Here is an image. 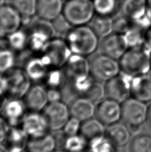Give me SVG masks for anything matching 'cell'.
<instances>
[{
  "label": "cell",
  "instance_id": "38",
  "mask_svg": "<svg viewBox=\"0 0 151 152\" xmlns=\"http://www.w3.org/2000/svg\"><path fill=\"white\" fill-rule=\"evenodd\" d=\"M113 18V32L124 34L133 25V21L125 16L120 14Z\"/></svg>",
  "mask_w": 151,
  "mask_h": 152
},
{
  "label": "cell",
  "instance_id": "20",
  "mask_svg": "<svg viewBox=\"0 0 151 152\" xmlns=\"http://www.w3.org/2000/svg\"><path fill=\"white\" fill-rule=\"evenodd\" d=\"M63 69L67 80L79 75L90 74L89 61L87 57L72 53Z\"/></svg>",
  "mask_w": 151,
  "mask_h": 152
},
{
  "label": "cell",
  "instance_id": "6",
  "mask_svg": "<svg viewBox=\"0 0 151 152\" xmlns=\"http://www.w3.org/2000/svg\"><path fill=\"white\" fill-rule=\"evenodd\" d=\"M41 54L51 68H63L72 53L63 38L55 37L49 41Z\"/></svg>",
  "mask_w": 151,
  "mask_h": 152
},
{
  "label": "cell",
  "instance_id": "10",
  "mask_svg": "<svg viewBox=\"0 0 151 152\" xmlns=\"http://www.w3.org/2000/svg\"><path fill=\"white\" fill-rule=\"evenodd\" d=\"M42 112L46 117L51 132L60 131L71 117L69 107L63 101L49 103Z\"/></svg>",
  "mask_w": 151,
  "mask_h": 152
},
{
  "label": "cell",
  "instance_id": "26",
  "mask_svg": "<svg viewBox=\"0 0 151 152\" xmlns=\"http://www.w3.org/2000/svg\"><path fill=\"white\" fill-rule=\"evenodd\" d=\"M7 4L14 8L23 18V21H31L36 17L37 0H7Z\"/></svg>",
  "mask_w": 151,
  "mask_h": 152
},
{
  "label": "cell",
  "instance_id": "34",
  "mask_svg": "<svg viewBox=\"0 0 151 152\" xmlns=\"http://www.w3.org/2000/svg\"><path fill=\"white\" fill-rule=\"evenodd\" d=\"M117 146L104 135L89 142L88 152H117Z\"/></svg>",
  "mask_w": 151,
  "mask_h": 152
},
{
  "label": "cell",
  "instance_id": "2",
  "mask_svg": "<svg viewBox=\"0 0 151 152\" xmlns=\"http://www.w3.org/2000/svg\"><path fill=\"white\" fill-rule=\"evenodd\" d=\"M121 72L131 76L149 74L151 70V49L146 43L128 48L118 59Z\"/></svg>",
  "mask_w": 151,
  "mask_h": 152
},
{
  "label": "cell",
  "instance_id": "18",
  "mask_svg": "<svg viewBox=\"0 0 151 152\" xmlns=\"http://www.w3.org/2000/svg\"><path fill=\"white\" fill-rule=\"evenodd\" d=\"M64 0H37L36 17L52 21L62 14Z\"/></svg>",
  "mask_w": 151,
  "mask_h": 152
},
{
  "label": "cell",
  "instance_id": "5",
  "mask_svg": "<svg viewBox=\"0 0 151 152\" xmlns=\"http://www.w3.org/2000/svg\"><path fill=\"white\" fill-rule=\"evenodd\" d=\"M121 72L118 60L102 53L96 55L89 61V74L94 80L106 82Z\"/></svg>",
  "mask_w": 151,
  "mask_h": 152
},
{
  "label": "cell",
  "instance_id": "15",
  "mask_svg": "<svg viewBox=\"0 0 151 152\" xmlns=\"http://www.w3.org/2000/svg\"><path fill=\"white\" fill-rule=\"evenodd\" d=\"M33 83H43L49 70V64L41 54H33L22 67Z\"/></svg>",
  "mask_w": 151,
  "mask_h": 152
},
{
  "label": "cell",
  "instance_id": "47",
  "mask_svg": "<svg viewBox=\"0 0 151 152\" xmlns=\"http://www.w3.org/2000/svg\"><path fill=\"white\" fill-rule=\"evenodd\" d=\"M0 152H7V148L4 143H0Z\"/></svg>",
  "mask_w": 151,
  "mask_h": 152
},
{
  "label": "cell",
  "instance_id": "35",
  "mask_svg": "<svg viewBox=\"0 0 151 152\" xmlns=\"http://www.w3.org/2000/svg\"><path fill=\"white\" fill-rule=\"evenodd\" d=\"M129 152H151V136L147 134L136 135L129 142Z\"/></svg>",
  "mask_w": 151,
  "mask_h": 152
},
{
  "label": "cell",
  "instance_id": "22",
  "mask_svg": "<svg viewBox=\"0 0 151 152\" xmlns=\"http://www.w3.org/2000/svg\"><path fill=\"white\" fill-rule=\"evenodd\" d=\"M105 135L117 148L124 147L131 140L130 129L125 124L120 121L107 126Z\"/></svg>",
  "mask_w": 151,
  "mask_h": 152
},
{
  "label": "cell",
  "instance_id": "13",
  "mask_svg": "<svg viewBox=\"0 0 151 152\" xmlns=\"http://www.w3.org/2000/svg\"><path fill=\"white\" fill-rule=\"evenodd\" d=\"M101 53L118 60L128 49L123 34L113 32L102 38L99 46Z\"/></svg>",
  "mask_w": 151,
  "mask_h": 152
},
{
  "label": "cell",
  "instance_id": "4",
  "mask_svg": "<svg viewBox=\"0 0 151 152\" xmlns=\"http://www.w3.org/2000/svg\"><path fill=\"white\" fill-rule=\"evenodd\" d=\"M121 121L129 129L136 131L147 121L149 106L133 97L121 104Z\"/></svg>",
  "mask_w": 151,
  "mask_h": 152
},
{
  "label": "cell",
  "instance_id": "21",
  "mask_svg": "<svg viewBox=\"0 0 151 152\" xmlns=\"http://www.w3.org/2000/svg\"><path fill=\"white\" fill-rule=\"evenodd\" d=\"M147 0H121L120 14L133 21L139 20L147 14Z\"/></svg>",
  "mask_w": 151,
  "mask_h": 152
},
{
  "label": "cell",
  "instance_id": "40",
  "mask_svg": "<svg viewBox=\"0 0 151 152\" xmlns=\"http://www.w3.org/2000/svg\"><path fill=\"white\" fill-rule=\"evenodd\" d=\"M47 96L49 103L63 101V93L61 89L55 88H46Z\"/></svg>",
  "mask_w": 151,
  "mask_h": 152
},
{
  "label": "cell",
  "instance_id": "43",
  "mask_svg": "<svg viewBox=\"0 0 151 152\" xmlns=\"http://www.w3.org/2000/svg\"><path fill=\"white\" fill-rule=\"evenodd\" d=\"M145 43L151 49V26L145 31Z\"/></svg>",
  "mask_w": 151,
  "mask_h": 152
},
{
  "label": "cell",
  "instance_id": "16",
  "mask_svg": "<svg viewBox=\"0 0 151 152\" xmlns=\"http://www.w3.org/2000/svg\"><path fill=\"white\" fill-rule=\"evenodd\" d=\"M28 112H41L49 104L47 89L42 83H33L22 98Z\"/></svg>",
  "mask_w": 151,
  "mask_h": 152
},
{
  "label": "cell",
  "instance_id": "14",
  "mask_svg": "<svg viewBox=\"0 0 151 152\" xmlns=\"http://www.w3.org/2000/svg\"><path fill=\"white\" fill-rule=\"evenodd\" d=\"M23 18L9 4L0 6V37H6L21 28Z\"/></svg>",
  "mask_w": 151,
  "mask_h": 152
},
{
  "label": "cell",
  "instance_id": "51",
  "mask_svg": "<svg viewBox=\"0 0 151 152\" xmlns=\"http://www.w3.org/2000/svg\"><path fill=\"white\" fill-rule=\"evenodd\" d=\"M64 1H65V0H64Z\"/></svg>",
  "mask_w": 151,
  "mask_h": 152
},
{
  "label": "cell",
  "instance_id": "39",
  "mask_svg": "<svg viewBox=\"0 0 151 152\" xmlns=\"http://www.w3.org/2000/svg\"><path fill=\"white\" fill-rule=\"evenodd\" d=\"M81 123L82 121L79 119L71 116L61 131L66 136H72L79 134Z\"/></svg>",
  "mask_w": 151,
  "mask_h": 152
},
{
  "label": "cell",
  "instance_id": "17",
  "mask_svg": "<svg viewBox=\"0 0 151 152\" xmlns=\"http://www.w3.org/2000/svg\"><path fill=\"white\" fill-rule=\"evenodd\" d=\"M131 95L140 101L151 102V74L149 73L132 77Z\"/></svg>",
  "mask_w": 151,
  "mask_h": 152
},
{
  "label": "cell",
  "instance_id": "1",
  "mask_svg": "<svg viewBox=\"0 0 151 152\" xmlns=\"http://www.w3.org/2000/svg\"><path fill=\"white\" fill-rule=\"evenodd\" d=\"M64 39L73 54L87 57L99 46V38L88 25L72 27Z\"/></svg>",
  "mask_w": 151,
  "mask_h": 152
},
{
  "label": "cell",
  "instance_id": "29",
  "mask_svg": "<svg viewBox=\"0 0 151 152\" xmlns=\"http://www.w3.org/2000/svg\"><path fill=\"white\" fill-rule=\"evenodd\" d=\"M29 140L28 135L21 126L10 127L7 138L4 143L7 148L14 146L26 148Z\"/></svg>",
  "mask_w": 151,
  "mask_h": 152
},
{
  "label": "cell",
  "instance_id": "32",
  "mask_svg": "<svg viewBox=\"0 0 151 152\" xmlns=\"http://www.w3.org/2000/svg\"><path fill=\"white\" fill-rule=\"evenodd\" d=\"M17 65V53L9 48H0V74H6Z\"/></svg>",
  "mask_w": 151,
  "mask_h": 152
},
{
  "label": "cell",
  "instance_id": "36",
  "mask_svg": "<svg viewBox=\"0 0 151 152\" xmlns=\"http://www.w3.org/2000/svg\"><path fill=\"white\" fill-rule=\"evenodd\" d=\"M83 97L91 100L94 104H97L105 98L104 85L101 82L95 80L89 90Z\"/></svg>",
  "mask_w": 151,
  "mask_h": 152
},
{
  "label": "cell",
  "instance_id": "31",
  "mask_svg": "<svg viewBox=\"0 0 151 152\" xmlns=\"http://www.w3.org/2000/svg\"><path fill=\"white\" fill-rule=\"evenodd\" d=\"M62 149L67 152H88L89 142L80 134L66 136Z\"/></svg>",
  "mask_w": 151,
  "mask_h": 152
},
{
  "label": "cell",
  "instance_id": "3",
  "mask_svg": "<svg viewBox=\"0 0 151 152\" xmlns=\"http://www.w3.org/2000/svg\"><path fill=\"white\" fill-rule=\"evenodd\" d=\"M62 14L73 27L88 25L95 15L92 0H65Z\"/></svg>",
  "mask_w": 151,
  "mask_h": 152
},
{
  "label": "cell",
  "instance_id": "37",
  "mask_svg": "<svg viewBox=\"0 0 151 152\" xmlns=\"http://www.w3.org/2000/svg\"><path fill=\"white\" fill-rule=\"evenodd\" d=\"M54 30L55 32L56 37L63 38L71 28L72 26L66 20L63 14L58 16L55 20L51 21Z\"/></svg>",
  "mask_w": 151,
  "mask_h": 152
},
{
  "label": "cell",
  "instance_id": "12",
  "mask_svg": "<svg viewBox=\"0 0 151 152\" xmlns=\"http://www.w3.org/2000/svg\"><path fill=\"white\" fill-rule=\"evenodd\" d=\"M121 104L105 97L95 106V118L108 126L121 120Z\"/></svg>",
  "mask_w": 151,
  "mask_h": 152
},
{
  "label": "cell",
  "instance_id": "49",
  "mask_svg": "<svg viewBox=\"0 0 151 152\" xmlns=\"http://www.w3.org/2000/svg\"><path fill=\"white\" fill-rule=\"evenodd\" d=\"M52 152H67V151L63 150V149H56V150H55Z\"/></svg>",
  "mask_w": 151,
  "mask_h": 152
},
{
  "label": "cell",
  "instance_id": "23",
  "mask_svg": "<svg viewBox=\"0 0 151 152\" xmlns=\"http://www.w3.org/2000/svg\"><path fill=\"white\" fill-rule=\"evenodd\" d=\"M28 152H52L57 149L54 135L51 134L38 138H30L26 145Z\"/></svg>",
  "mask_w": 151,
  "mask_h": 152
},
{
  "label": "cell",
  "instance_id": "25",
  "mask_svg": "<svg viewBox=\"0 0 151 152\" xmlns=\"http://www.w3.org/2000/svg\"><path fill=\"white\" fill-rule=\"evenodd\" d=\"M105 126L96 118H91L81 123L79 134L89 142L97 137L102 136L105 133Z\"/></svg>",
  "mask_w": 151,
  "mask_h": 152
},
{
  "label": "cell",
  "instance_id": "11",
  "mask_svg": "<svg viewBox=\"0 0 151 152\" xmlns=\"http://www.w3.org/2000/svg\"><path fill=\"white\" fill-rule=\"evenodd\" d=\"M28 110L22 98L6 97L2 105L0 115L10 127L21 126Z\"/></svg>",
  "mask_w": 151,
  "mask_h": 152
},
{
  "label": "cell",
  "instance_id": "7",
  "mask_svg": "<svg viewBox=\"0 0 151 152\" xmlns=\"http://www.w3.org/2000/svg\"><path fill=\"white\" fill-rule=\"evenodd\" d=\"M133 76L120 72L117 76L105 82V97L122 104L131 95V83Z\"/></svg>",
  "mask_w": 151,
  "mask_h": 152
},
{
  "label": "cell",
  "instance_id": "50",
  "mask_svg": "<svg viewBox=\"0 0 151 152\" xmlns=\"http://www.w3.org/2000/svg\"><path fill=\"white\" fill-rule=\"evenodd\" d=\"M5 4H7L6 0H0V6H2Z\"/></svg>",
  "mask_w": 151,
  "mask_h": 152
},
{
  "label": "cell",
  "instance_id": "8",
  "mask_svg": "<svg viewBox=\"0 0 151 152\" xmlns=\"http://www.w3.org/2000/svg\"><path fill=\"white\" fill-rule=\"evenodd\" d=\"M8 93L7 97L23 98L33 84L23 67L15 66L7 73Z\"/></svg>",
  "mask_w": 151,
  "mask_h": 152
},
{
  "label": "cell",
  "instance_id": "24",
  "mask_svg": "<svg viewBox=\"0 0 151 152\" xmlns=\"http://www.w3.org/2000/svg\"><path fill=\"white\" fill-rule=\"evenodd\" d=\"M88 26L93 29L99 39L113 33V18L95 14Z\"/></svg>",
  "mask_w": 151,
  "mask_h": 152
},
{
  "label": "cell",
  "instance_id": "19",
  "mask_svg": "<svg viewBox=\"0 0 151 152\" xmlns=\"http://www.w3.org/2000/svg\"><path fill=\"white\" fill-rule=\"evenodd\" d=\"M95 106L91 100L83 97H77L72 100L69 107L71 117L83 121L95 116Z\"/></svg>",
  "mask_w": 151,
  "mask_h": 152
},
{
  "label": "cell",
  "instance_id": "33",
  "mask_svg": "<svg viewBox=\"0 0 151 152\" xmlns=\"http://www.w3.org/2000/svg\"><path fill=\"white\" fill-rule=\"evenodd\" d=\"M123 35L128 48L139 47L145 44V31L134 23Z\"/></svg>",
  "mask_w": 151,
  "mask_h": 152
},
{
  "label": "cell",
  "instance_id": "48",
  "mask_svg": "<svg viewBox=\"0 0 151 152\" xmlns=\"http://www.w3.org/2000/svg\"><path fill=\"white\" fill-rule=\"evenodd\" d=\"M5 97H0V112H1L2 105H3V104H4V102Z\"/></svg>",
  "mask_w": 151,
  "mask_h": 152
},
{
  "label": "cell",
  "instance_id": "41",
  "mask_svg": "<svg viewBox=\"0 0 151 152\" xmlns=\"http://www.w3.org/2000/svg\"><path fill=\"white\" fill-rule=\"evenodd\" d=\"M10 126L6 120L0 115V143H4L6 140Z\"/></svg>",
  "mask_w": 151,
  "mask_h": 152
},
{
  "label": "cell",
  "instance_id": "45",
  "mask_svg": "<svg viewBox=\"0 0 151 152\" xmlns=\"http://www.w3.org/2000/svg\"><path fill=\"white\" fill-rule=\"evenodd\" d=\"M147 14L151 20V0H147Z\"/></svg>",
  "mask_w": 151,
  "mask_h": 152
},
{
  "label": "cell",
  "instance_id": "30",
  "mask_svg": "<svg viewBox=\"0 0 151 152\" xmlns=\"http://www.w3.org/2000/svg\"><path fill=\"white\" fill-rule=\"evenodd\" d=\"M92 1L95 14L113 18L116 13L119 10L120 3L118 2V0H92Z\"/></svg>",
  "mask_w": 151,
  "mask_h": 152
},
{
  "label": "cell",
  "instance_id": "46",
  "mask_svg": "<svg viewBox=\"0 0 151 152\" xmlns=\"http://www.w3.org/2000/svg\"><path fill=\"white\" fill-rule=\"evenodd\" d=\"M147 122L151 127V104L149 106V110H148V115H147Z\"/></svg>",
  "mask_w": 151,
  "mask_h": 152
},
{
  "label": "cell",
  "instance_id": "28",
  "mask_svg": "<svg viewBox=\"0 0 151 152\" xmlns=\"http://www.w3.org/2000/svg\"><path fill=\"white\" fill-rule=\"evenodd\" d=\"M67 78L63 68H51L43 82L46 88L62 89L66 85Z\"/></svg>",
  "mask_w": 151,
  "mask_h": 152
},
{
  "label": "cell",
  "instance_id": "9",
  "mask_svg": "<svg viewBox=\"0 0 151 152\" xmlns=\"http://www.w3.org/2000/svg\"><path fill=\"white\" fill-rule=\"evenodd\" d=\"M21 127L29 139L44 137L51 132L47 119L42 112H28L24 117Z\"/></svg>",
  "mask_w": 151,
  "mask_h": 152
},
{
  "label": "cell",
  "instance_id": "42",
  "mask_svg": "<svg viewBox=\"0 0 151 152\" xmlns=\"http://www.w3.org/2000/svg\"><path fill=\"white\" fill-rule=\"evenodd\" d=\"M8 93V80L5 74H0V97H7Z\"/></svg>",
  "mask_w": 151,
  "mask_h": 152
},
{
  "label": "cell",
  "instance_id": "44",
  "mask_svg": "<svg viewBox=\"0 0 151 152\" xmlns=\"http://www.w3.org/2000/svg\"><path fill=\"white\" fill-rule=\"evenodd\" d=\"M7 148V152H28L26 150V148L23 147L14 146V147H9Z\"/></svg>",
  "mask_w": 151,
  "mask_h": 152
},
{
  "label": "cell",
  "instance_id": "27",
  "mask_svg": "<svg viewBox=\"0 0 151 152\" xmlns=\"http://www.w3.org/2000/svg\"><path fill=\"white\" fill-rule=\"evenodd\" d=\"M8 47L15 53H19L28 49V33L23 29H19L5 37Z\"/></svg>",
  "mask_w": 151,
  "mask_h": 152
}]
</instances>
